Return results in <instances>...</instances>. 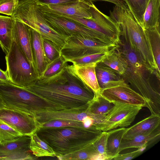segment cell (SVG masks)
<instances>
[{
    "label": "cell",
    "instance_id": "obj_1",
    "mask_svg": "<svg viewBox=\"0 0 160 160\" xmlns=\"http://www.w3.org/2000/svg\"><path fill=\"white\" fill-rule=\"evenodd\" d=\"M25 89L67 110L85 111L94 97L93 91L76 74L68 62L57 73L37 78Z\"/></svg>",
    "mask_w": 160,
    "mask_h": 160
},
{
    "label": "cell",
    "instance_id": "obj_2",
    "mask_svg": "<svg viewBox=\"0 0 160 160\" xmlns=\"http://www.w3.org/2000/svg\"><path fill=\"white\" fill-rule=\"evenodd\" d=\"M117 48L126 60L127 67L121 75L124 81L140 94L146 101L151 114L160 116V94L152 85L151 75L155 72L146 64L136 53L120 39Z\"/></svg>",
    "mask_w": 160,
    "mask_h": 160
},
{
    "label": "cell",
    "instance_id": "obj_3",
    "mask_svg": "<svg viewBox=\"0 0 160 160\" xmlns=\"http://www.w3.org/2000/svg\"><path fill=\"white\" fill-rule=\"evenodd\" d=\"M102 131L89 128H39L37 135L52 149L57 157L80 150L92 143Z\"/></svg>",
    "mask_w": 160,
    "mask_h": 160
},
{
    "label": "cell",
    "instance_id": "obj_4",
    "mask_svg": "<svg viewBox=\"0 0 160 160\" xmlns=\"http://www.w3.org/2000/svg\"><path fill=\"white\" fill-rule=\"evenodd\" d=\"M109 17L119 24L122 40L155 72L156 77L160 80V75L157 72L152 51L144 31L128 8L115 5L112 11H110Z\"/></svg>",
    "mask_w": 160,
    "mask_h": 160
},
{
    "label": "cell",
    "instance_id": "obj_5",
    "mask_svg": "<svg viewBox=\"0 0 160 160\" xmlns=\"http://www.w3.org/2000/svg\"><path fill=\"white\" fill-rule=\"evenodd\" d=\"M0 95L6 108L21 111L33 116L40 112L66 110L23 88L12 84L0 83Z\"/></svg>",
    "mask_w": 160,
    "mask_h": 160
},
{
    "label": "cell",
    "instance_id": "obj_6",
    "mask_svg": "<svg viewBox=\"0 0 160 160\" xmlns=\"http://www.w3.org/2000/svg\"><path fill=\"white\" fill-rule=\"evenodd\" d=\"M12 17L35 30L43 38L51 42L60 51L68 38L58 32L49 25L32 0L18 5Z\"/></svg>",
    "mask_w": 160,
    "mask_h": 160
},
{
    "label": "cell",
    "instance_id": "obj_7",
    "mask_svg": "<svg viewBox=\"0 0 160 160\" xmlns=\"http://www.w3.org/2000/svg\"><path fill=\"white\" fill-rule=\"evenodd\" d=\"M5 60L6 72L12 84L27 87L38 78L35 71L13 39Z\"/></svg>",
    "mask_w": 160,
    "mask_h": 160
},
{
    "label": "cell",
    "instance_id": "obj_8",
    "mask_svg": "<svg viewBox=\"0 0 160 160\" xmlns=\"http://www.w3.org/2000/svg\"><path fill=\"white\" fill-rule=\"evenodd\" d=\"M117 46L82 35H74L68 37L60 52L67 61L88 54L108 52Z\"/></svg>",
    "mask_w": 160,
    "mask_h": 160
},
{
    "label": "cell",
    "instance_id": "obj_9",
    "mask_svg": "<svg viewBox=\"0 0 160 160\" xmlns=\"http://www.w3.org/2000/svg\"><path fill=\"white\" fill-rule=\"evenodd\" d=\"M41 12L49 25L56 31L65 36L69 37L74 35H81L107 43L116 44L106 36L77 22L54 13Z\"/></svg>",
    "mask_w": 160,
    "mask_h": 160
},
{
    "label": "cell",
    "instance_id": "obj_10",
    "mask_svg": "<svg viewBox=\"0 0 160 160\" xmlns=\"http://www.w3.org/2000/svg\"><path fill=\"white\" fill-rule=\"evenodd\" d=\"M114 106L106 115L102 122L96 128L108 131L118 128L126 127L134 121L142 107L113 102Z\"/></svg>",
    "mask_w": 160,
    "mask_h": 160
},
{
    "label": "cell",
    "instance_id": "obj_11",
    "mask_svg": "<svg viewBox=\"0 0 160 160\" xmlns=\"http://www.w3.org/2000/svg\"><path fill=\"white\" fill-rule=\"evenodd\" d=\"M106 115H95L86 111H44L35 113L34 117L39 124L54 119H63L82 122L89 127H95L102 122Z\"/></svg>",
    "mask_w": 160,
    "mask_h": 160
},
{
    "label": "cell",
    "instance_id": "obj_12",
    "mask_svg": "<svg viewBox=\"0 0 160 160\" xmlns=\"http://www.w3.org/2000/svg\"><path fill=\"white\" fill-rule=\"evenodd\" d=\"M0 119L22 136H31L39 128L34 116L18 110L4 108L0 109Z\"/></svg>",
    "mask_w": 160,
    "mask_h": 160
},
{
    "label": "cell",
    "instance_id": "obj_13",
    "mask_svg": "<svg viewBox=\"0 0 160 160\" xmlns=\"http://www.w3.org/2000/svg\"><path fill=\"white\" fill-rule=\"evenodd\" d=\"M31 137L22 136L13 140L0 143V160H36L30 149Z\"/></svg>",
    "mask_w": 160,
    "mask_h": 160
},
{
    "label": "cell",
    "instance_id": "obj_14",
    "mask_svg": "<svg viewBox=\"0 0 160 160\" xmlns=\"http://www.w3.org/2000/svg\"><path fill=\"white\" fill-rule=\"evenodd\" d=\"M100 94L112 102L146 107V101L139 93L124 82L117 86L101 90Z\"/></svg>",
    "mask_w": 160,
    "mask_h": 160
},
{
    "label": "cell",
    "instance_id": "obj_15",
    "mask_svg": "<svg viewBox=\"0 0 160 160\" xmlns=\"http://www.w3.org/2000/svg\"><path fill=\"white\" fill-rule=\"evenodd\" d=\"M36 5L42 12L74 16L85 19H90L92 18L89 11V3L84 1L67 4L47 6Z\"/></svg>",
    "mask_w": 160,
    "mask_h": 160
},
{
    "label": "cell",
    "instance_id": "obj_16",
    "mask_svg": "<svg viewBox=\"0 0 160 160\" xmlns=\"http://www.w3.org/2000/svg\"><path fill=\"white\" fill-rule=\"evenodd\" d=\"M12 35V39L15 41L36 72L32 51L30 27L15 19Z\"/></svg>",
    "mask_w": 160,
    "mask_h": 160
},
{
    "label": "cell",
    "instance_id": "obj_17",
    "mask_svg": "<svg viewBox=\"0 0 160 160\" xmlns=\"http://www.w3.org/2000/svg\"><path fill=\"white\" fill-rule=\"evenodd\" d=\"M95 69L98 82L101 90L117 86L125 82L118 71L101 62L97 63Z\"/></svg>",
    "mask_w": 160,
    "mask_h": 160
},
{
    "label": "cell",
    "instance_id": "obj_18",
    "mask_svg": "<svg viewBox=\"0 0 160 160\" xmlns=\"http://www.w3.org/2000/svg\"><path fill=\"white\" fill-rule=\"evenodd\" d=\"M97 63L92 62L83 65H69L73 72L93 92L94 95L99 94L101 89L98 82L95 72Z\"/></svg>",
    "mask_w": 160,
    "mask_h": 160
},
{
    "label": "cell",
    "instance_id": "obj_19",
    "mask_svg": "<svg viewBox=\"0 0 160 160\" xmlns=\"http://www.w3.org/2000/svg\"><path fill=\"white\" fill-rule=\"evenodd\" d=\"M30 29L35 69L38 77L39 78L46 69L48 63L43 47V38L34 30L31 28Z\"/></svg>",
    "mask_w": 160,
    "mask_h": 160
},
{
    "label": "cell",
    "instance_id": "obj_20",
    "mask_svg": "<svg viewBox=\"0 0 160 160\" xmlns=\"http://www.w3.org/2000/svg\"><path fill=\"white\" fill-rule=\"evenodd\" d=\"M160 124V116L151 114L127 128L122 139H129L137 136L149 134L159 127Z\"/></svg>",
    "mask_w": 160,
    "mask_h": 160
},
{
    "label": "cell",
    "instance_id": "obj_21",
    "mask_svg": "<svg viewBox=\"0 0 160 160\" xmlns=\"http://www.w3.org/2000/svg\"><path fill=\"white\" fill-rule=\"evenodd\" d=\"M15 19L12 16L0 15V47L6 55L12 40V29Z\"/></svg>",
    "mask_w": 160,
    "mask_h": 160
},
{
    "label": "cell",
    "instance_id": "obj_22",
    "mask_svg": "<svg viewBox=\"0 0 160 160\" xmlns=\"http://www.w3.org/2000/svg\"><path fill=\"white\" fill-rule=\"evenodd\" d=\"M149 43L158 73L160 74V25L143 29Z\"/></svg>",
    "mask_w": 160,
    "mask_h": 160
},
{
    "label": "cell",
    "instance_id": "obj_23",
    "mask_svg": "<svg viewBox=\"0 0 160 160\" xmlns=\"http://www.w3.org/2000/svg\"><path fill=\"white\" fill-rule=\"evenodd\" d=\"M127 129L125 127L120 128L108 131L106 154L110 160L119 153V147Z\"/></svg>",
    "mask_w": 160,
    "mask_h": 160
},
{
    "label": "cell",
    "instance_id": "obj_24",
    "mask_svg": "<svg viewBox=\"0 0 160 160\" xmlns=\"http://www.w3.org/2000/svg\"><path fill=\"white\" fill-rule=\"evenodd\" d=\"M160 135V127L157 128L151 133L146 135L136 136L129 139L122 140L119 152L122 151L132 148H141L147 147L149 142L154 139Z\"/></svg>",
    "mask_w": 160,
    "mask_h": 160
},
{
    "label": "cell",
    "instance_id": "obj_25",
    "mask_svg": "<svg viewBox=\"0 0 160 160\" xmlns=\"http://www.w3.org/2000/svg\"><path fill=\"white\" fill-rule=\"evenodd\" d=\"M160 0H150L144 12L141 27L148 28L160 25Z\"/></svg>",
    "mask_w": 160,
    "mask_h": 160
},
{
    "label": "cell",
    "instance_id": "obj_26",
    "mask_svg": "<svg viewBox=\"0 0 160 160\" xmlns=\"http://www.w3.org/2000/svg\"><path fill=\"white\" fill-rule=\"evenodd\" d=\"M117 47L109 52L101 62L122 75L126 71L128 64Z\"/></svg>",
    "mask_w": 160,
    "mask_h": 160
},
{
    "label": "cell",
    "instance_id": "obj_27",
    "mask_svg": "<svg viewBox=\"0 0 160 160\" xmlns=\"http://www.w3.org/2000/svg\"><path fill=\"white\" fill-rule=\"evenodd\" d=\"M30 137V147L34 155L37 158L56 156V154L51 148L40 138L36 132Z\"/></svg>",
    "mask_w": 160,
    "mask_h": 160
},
{
    "label": "cell",
    "instance_id": "obj_28",
    "mask_svg": "<svg viewBox=\"0 0 160 160\" xmlns=\"http://www.w3.org/2000/svg\"><path fill=\"white\" fill-rule=\"evenodd\" d=\"M114 104L103 98L100 94L95 95L90 102L86 111L95 115H106Z\"/></svg>",
    "mask_w": 160,
    "mask_h": 160
},
{
    "label": "cell",
    "instance_id": "obj_29",
    "mask_svg": "<svg viewBox=\"0 0 160 160\" xmlns=\"http://www.w3.org/2000/svg\"><path fill=\"white\" fill-rule=\"evenodd\" d=\"M100 156L92 143L72 153L57 158L60 160H98Z\"/></svg>",
    "mask_w": 160,
    "mask_h": 160
},
{
    "label": "cell",
    "instance_id": "obj_30",
    "mask_svg": "<svg viewBox=\"0 0 160 160\" xmlns=\"http://www.w3.org/2000/svg\"><path fill=\"white\" fill-rule=\"evenodd\" d=\"M138 23L141 27L143 16L150 0H124Z\"/></svg>",
    "mask_w": 160,
    "mask_h": 160
},
{
    "label": "cell",
    "instance_id": "obj_31",
    "mask_svg": "<svg viewBox=\"0 0 160 160\" xmlns=\"http://www.w3.org/2000/svg\"><path fill=\"white\" fill-rule=\"evenodd\" d=\"M70 127L89 128L85 123L82 122L63 119L51 120L40 124L39 125V128H61Z\"/></svg>",
    "mask_w": 160,
    "mask_h": 160
},
{
    "label": "cell",
    "instance_id": "obj_32",
    "mask_svg": "<svg viewBox=\"0 0 160 160\" xmlns=\"http://www.w3.org/2000/svg\"><path fill=\"white\" fill-rule=\"evenodd\" d=\"M110 52L88 54L69 59L67 60L66 61L76 65H83L92 62L97 63L102 62Z\"/></svg>",
    "mask_w": 160,
    "mask_h": 160
},
{
    "label": "cell",
    "instance_id": "obj_33",
    "mask_svg": "<svg viewBox=\"0 0 160 160\" xmlns=\"http://www.w3.org/2000/svg\"><path fill=\"white\" fill-rule=\"evenodd\" d=\"M22 136L18 131L0 119V143L13 140Z\"/></svg>",
    "mask_w": 160,
    "mask_h": 160
},
{
    "label": "cell",
    "instance_id": "obj_34",
    "mask_svg": "<svg viewBox=\"0 0 160 160\" xmlns=\"http://www.w3.org/2000/svg\"><path fill=\"white\" fill-rule=\"evenodd\" d=\"M67 62L61 55L58 58L49 63L46 69L39 78H47L52 76L58 72Z\"/></svg>",
    "mask_w": 160,
    "mask_h": 160
},
{
    "label": "cell",
    "instance_id": "obj_35",
    "mask_svg": "<svg viewBox=\"0 0 160 160\" xmlns=\"http://www.w3.org/2000/svg\"><path fill=\"white\" fill-rule=\"evenodd\" d=\"M108 136V131H102L94 142L93 144L102 160H109L106 154L107 141Z\"/></svg>",
    "mask_w": 160,
    "mask_h": 160
},
{
    "label": "cell",
    "instance_id": "obj_36",
    "mask_svg": "<svg viewBox=\"0 0 160 160\" xmlns=\"http://www.w3.org/2000/svg\"><path fill=\"white\" fill-rule=\"evenodd\" d=\"M42 43L48 64L61 55L60 50L50 41L43 38Z\"/></svg>",
    "mask_w": 160,
    "mask_h": 160
},
{
    "label": "cell",
    "instance_id": "obj_37",
    "mask_svg": "<svg viewBox=\"0 0 160 160\" xmlns=\"http://www.w3.org/2000/svg\"><path fill=\"white\" fill-rule=\"evenodd\" d=\"M18 3V0H0V13L12 16Z\"/></svg>",
    "mask_w": 160,
    "mask_h": 160
},
{
    "label": "cell",
    "instance_id": "obj_38",
    "mask_svg": "<svg viewBox=\"0 0 160 160\" xmlns=\"http://www.w3.org/2000/svg\"><path fill=\"white\" fill-rule=\"evenodd\" d=\"M147 147L138 148L137 150L123 154H118L114 157L112 159L114 160H130L138 156L142 153Z\"/></svg>",
    "mask_w": 160,
    "mask_h": 160
},
{
    "label": "cell",
    "instance_id": "obj_39",
    "mask_svg": "<svg viewBox=\"0 0 160 160\" xmlns=\"http://www.w3.org/2000/svg\"><path fill=\"white\" fill-rule=\"evenodd\" d=\"M37 5L47 6L51 5L67 4L84 1L83 0H32Z\"/></svg>",
    "mask_w": 160,
    "mask_h": 160
},
{
    "label": "cell",
    "instance_id": "obj_40",
    "mask_svg": "<svg viewBox=\"0 0 160 160\" xmlns=\"http://www.w3.org/2000/svg\"><path fill=\"white\" fill-rule=\"evenodd\" d=\"M85 2L90 3L98 1H103L114 3L116 6L123 8L128 7L124 0H83Z\"/></svg>",
    "mask_w": 160,
    "mask_h": 160
},
{
    "label": "cell",
    "instance_id": "obj_41",
    "mask_svg": "<svg viewBox=\"0 0 160 160\" xmlns=\"http://www.w3.org/2000/svg\"><path fill=\"white\" fill-rule=\"evenodd\" d=\"M0 83L9 84L12 83L10 80L6 71H4L0 68Z\"/></svg>",
    "mask_w": 160,
    "mask_h": 160
},
{
    "label": "cell",
    "instance_id": "obj_42",
    "mask_svg": "<svg viewBox=\"0 0 160 160\" xmlns=\"http://www.w3.org/2000/svg\"><path fill=\"white\" fill-rule=\"evenodd\" d=\"M6 108V107L4 101L0 95V109Z\"/></svg>",
    "mask_w": 160,
    "mask_h": 160
},
{
    "label": "cell",
    "instance_id": "obj_43",
    "mask_svg": "<svg viewBox=\"0 0 160 160\" xmlns=\"http://www.w3.org/2000/svg\"><path fill=\"white\" fill-rule=\"evenodd\" d=\"M30 0H18V5L23 4Z\"/></svg>",
    "mask_w": 160,
    "mask_h": 160
}]
</instances>
